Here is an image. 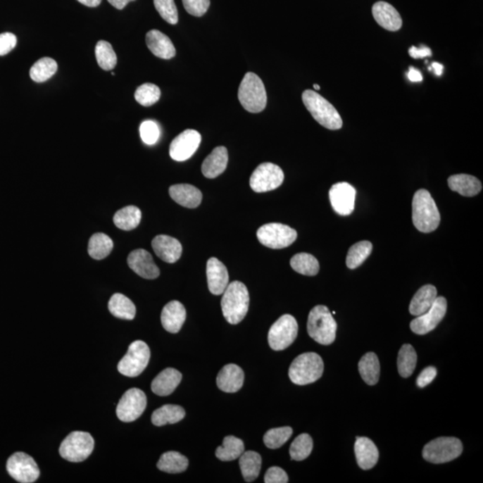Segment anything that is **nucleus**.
I'll return each instance as SVG.
<instances>
[{
	"label": "nucleus",
	"instance_id": "nucleus-25",
	"mask_svg": "<svg viewBox=\"0 0 483 483\" xmlns=\"http://www.w3.org/2000/svg\"><path fill=\"white\" fill-rule=\"evenodd\" d=\"M170 195L175 203L188 208H197L203 200L201 192L194 185L188 184L172 185Z\"/></svg>",
	"mask_w": 483,
	"mask_h": 483
},
{
	"label": "nucleus",
	"instance_id": "nucleus-2",
	"mask_svg": "<svg viewBox=\"0 0 483 483\" xmlns=\"http://www.w3.org/2000/svg\"><path fill=\"white\" fill-rule=\"evenodd\" d=\"M413 222L422 233H431L441 223V214L429 192L420 189L413 199Z\"/></svg>",
	"mask_w": 483,
	"mask_h": 483
},
{
	"label": "nucleus",
	"instance_id": "nucleus-11",
	"mask_svg": "<svg viewBox=\"0 0 483 483\" xmlns=\"http://www.w3.org/2000/svg\"><path fill=\"white\" fill-rule=\"evenodd\" d=\"M299 334V324L290 314H284L270 327L268 340L270 349L282 351L292 345Z\"/></svg>",
	"mask_w": 483,
	"mask_h": 483
},
{
	"label": "nucleus",
	"instance_id": "nucleus-30",
	"mask_svg": "<svg viewBox=\"0 0 483 483\" xmlns=\"http://www.w3.org/2000/svg\"><path fill=\"white\" fill-rule=\"evenodd\" d=\"M437 289L432 284H426L417 291L410 303L409 312L413 316L425 313L432 306L437 299Z\"/></svg>",
	"mask_w": 483,
	"mask_h": 483
},
{
	"label": "nucleus",
	"instance_id": "nucleus-42",
	"mask_svg": "<svg viewBox=\"0 0 483 483\" xmlns=\"http://www.w3.org/2000/svg\"><path fill=\"white\" fill-rule=\"evenodd\" d=\"M58 70L57 62L51 58L39 59L30 70L32 80L36 82H43L49 80Z\"/></svg>",
	"mask_w": 483,
	"mask_h": 483
},
{
	"label": "nucleus",
	"instance_id": "nucleus-53",
	"mask_svg": "<svg viewBox=\"0 0 483 483\" xmlns=\"http://www.w3.org/2000/svg\"><path fill=\"white\" fill-rule=\"evenodd\" d=\"M409 55L411 56L413 58L417 59L432 57V49L426 47V46H422L421 48H417L415 47V46H413V47L409 49Z\"/></svg>",
	"mask_w": 483,
	"mask_h": 483
},
{
	"label": "nucleus",
	"instance_id": "nucleus-32",
	"mask_svg": "<svg viewBox=\"0 0 483 483\" xmlns=\"http://www.w3.org/2000/svg\"><path fill=\"white\" fill-rule=\"evenodd\" d=\"M185 411L180 406L165 405L155 410L151 415V422L155 426L174 425L184 418Z\"/></svg>",
	"mask_w": 483,
	"mask_h": 483
},
{
	"label": "nucleus",
	"instance_id": "nucleus-29",
	"mask_svg": "<svg viewBox=\"0 0 483 483\" xmlns=\"http://www.w3.org/2000/svg\"><path fill=\"white\" fill-rule=\"evenodd\" d=\"M448 183L450 189L466 197L475 196L482 188L478 178L466 174L451 175L448 177Z\"/></svg>",
	"mask_w": 483,
	"mask_h": 483
},
{
	"label": "nucleus",
	"instance_id": "nucleus-23",
	"mask_svg": "<svg viewBox=\"0 0 483 483\" xmlns=\"http://www.w3.org/2000/svg\"><path fill=\"white\" fill-rule=\"evenodd\" d=\"M187 319V310L178 301H171L165 306L161 313V323L164 329L170 333H178Z\"/></svg>",
	"mask_w": 483,
	"mask_h": 483
},
{
	"label": "nucleus",
	"instance_id": "nucleus-50",
	"mask_svg": "<svg viewBox=\"0 0 483 483\" xmlns=\"http://www.w3.org/2000/svg\"><path fill=\"white\" fill-rule=\"evenodd\" d=\"M264 482L265 483H287L289 482V476L282 468L273 466L268 469L264 477Z\"/></svg>",
	"mask_w": 483,
	"mask_h": 483
},
{
	"label": "nucleus",
	"instance_id": "nucleus-17",
	"mask_svg": "<svg viewBox=\"0 0 483 483\" xmlns=\"http://www.w3.org/2000/svg\"><path fill=\"white\" fill-rule=\"evenodd\" d=\"M356 190L346 182L332 185L330 200L333 210L341 216H349L355 210Z\"/></svg>",
	"mask_w": 483,
	"mask_h": 483
},
{
	"label": "nucleus",
	"instance_id": "nucleus-49",
	"mask_svg": "<svg viewBox=\"0 0 483 483\" xmlns=\"http://www.w3.org/2000/svg\"><path fill=\"white\" fill-rule=\"evenodd\" d=\"M183 5L188 14L201 18L210 8V0H183Z\"/></svg>",
	"mask_w": 483,
	"mask_h": 483
},
{
	"label": "nucleus",
	"instance_id": "nucleus-58",
	"mask_svg": "<svg viewBox=\"0 0 483 483\" xmlns=\"http://www.w3.org/2000/svg\"><path fill=\"white\" fill-rule=\"evenodd\" d=\"M313 88L315 89V90H320V85L318 84H313Z\"/></svg>",
	"mask_w": 483,
	"mask_h": 483
},
{
	"label": "nucleus",
	"instance_id": "nucleus-34",
	"mask_svg": "<svg viewBox=\"0 0 483 483\" xmlns=\"http://www.w3.org/2000/svg\"><path fill=\"white\" fill-rule=\"evenodd\" d=\"M261 456L256 451L244 452L239 458V465L243 477L246 482L256 481L260 475Z\"/></svg>",
	"mask_w": 483,
	"mask_h": 483
},
{
	"label": "nucleus",
	"instance_id": "nucleus-33",
	"mask_svg": "<svg viewBox=\"0 0 483 483\" xmlns=\"http://www.w3.org/2000/svg\"><path fill=\"white\" fill-rule=\"evenodd\" d=\"M359 372L365 382L370 386L376 385L379 382L380 365L378 356L375 353H367L360 360Z\"/></svg>",
	"mask_w": 483,
	"mask_h": 483
},
{
	"label": "nucleus",
	"instance_id": "nucleus-39",
	"mask_svg": "<svg viewBox=\"0 0 483 483\" xmlns=\"http://www.w3.org/2000/svg\"><path fill=\"white\" fill-rule=\"evenodd\" d=\"M290 265L297 273L306 276H315L319 273V261L312 254L301 253L293 256Z\"/></svg>",
	"mask_w": 483,
	"mask_h": 483
},
{
	"label": "nucleus",
	"instance_id": "nucleus-54",
	"mask_svg": "<svg viewBox=\"0 0 483 483\" xmlns=\"http://www.w3.org/2000/svg\"><path fill=\"white\" fill-rule=\"evenodd\" d=\"M408 76L409 80L413 82H422L423 79L421 72L413 67L410 68Z\"/></svg>",
	"mask_w": 483,
	"mask_h": 483
},
{
	"label": "nucleus",
	"instance_id": "nucleus-8",
	"mask_svg": "<svg viewBox=\"0 0 483 483\" xmlns=\"http://www.w3.org/2000/svg\"><path fill=\"white\" fill-rule=\"evenodd\" d=\"M94 449V439L90 433L74 432L61 443L59 454L69 462L80 463L87 459Z\"/></svg>",
	"mask_w": 483,
	"mask_h": 483
},
{
	"label": "nucleus",
	"instance_id": "nucleus-55",
	"mask_svg": "<svg viewBox=\"0 0 483 483\" xmlns=\"http://www.w3.org/2000/svg\"><path fill=\"white\" fill-rule=\"evenodd\" d=\"M109 4L114 6V8L122 10L129 2L134 1V0H108Z\"/></svg>",
	"mask_w": 483,
	"mask_h": 483
},
{
	"label": "nucleus",
	"instance_id": "nucleus-31",
	"mask_svg": "<svg viewBox=\"0 0 483 483\" xmlns=\"http://www.w3.org/2000/svg\"><path fill=\"white\" fill-rule=\"evenodd\" d=\"M108 310L112 315L122 320H134L137 314L134 303L122 294H115L112 296L108 302Z\"/></svg>",
	"mask_w": 483,
	"mask_h": 483
},
{
	"label": "nucleus",
	"instance_id": "nucleus-19",
	"mask_svg": "<svg viewBox=\"0 0 483 483\" xmlns=\"http://www.w3.org/2000/svg\"><path fill=\"white\" fill-rule=\"evenodd\" d=\"M206 272L210 292L215 296L222 294L230 284L227 267L217 258H211L207 263Z\"/></svg>",
	"mask_w": 483,
	"mask_h": 483
},
{
	"label": "nucleus",
	"instance_id": "nucleus-37",
	"mask_svg": "<svg viewBox=\"0 0 483 483\" xmlns=\"http://www.w3.org/2000/svg\"><path fill=\"white\" fill-rule=\"evenodd\" d=\"M113 246V241L107 234H94L89 241V256L94 260H104L111 254Z\"/></svg>",
	"mask_w": 483,
	"mask_h": 483
},
{
	"label": "nucleus",
	"instance_id": "nucleus-26",
	"mask_svg": "<svg viewBox=\"0 0 483 483\" xmlns=\"http://www.w3.org/2000/svg\"><path fill=\"white\" fill-rule=\"evenodd\" d=\"M147 47L152 54L163 59H170L175 56V49L171 39L158 30H151L146 34Z\"/></svg>",
	"mask_w": 483,
	"mask_h": 483
},
{
	"label": "nucleus",
	"instance_id": "nucleus-18",
	"mask_svg": "<svg viewBox=\"0 0 483 483\" xmlns=\"http://www.w3.org/2000/svg\"><path fill=\"white\" fill-rule=\"evenodd\" d=\"M131 270L145 280H155L160 276V269L152 259L151 254L144 249L132 251L127 258Z\"/></svg>",
	"mask_w": 483,
	"mask_h": 483
},
{
	"label": "nucleus",
	"instance_id": "nucleus-21",
	"mask_svg": "<svg viewBox=\"0 0 483 483\" xmlns=\"http://www.w3.org/2000/svg\"><path fill=\"white\" fill-rule=\"evenodd\" d=\"M372 15L378 24L390 32L401 29L403 21L399 13L389 3L379 1L372 6Z\"/></svg>",
	"mask_w": 483,
	"mask_h": 483
},
{
	"label": "nucleus",
	"instance_id": "nucleus-47",
	"mask_svg": "<svg viewBox=\"0 0 483 483\" xmlns=\"http://www.w3.org/2000/svg\"><path fill=\"white\" fill-rule=\"evenodd\" d=\"M154 6L161 18L170 25H177L178 12L174 0H154Z\"/></svg>",
	"mask_w": 483,
	"mask_h": 483
},
{
	"label": "nucleus",
	"instance_id": "nucleus-27",
	"mask_svg": "<svg viewBox=\"0 0 483 483\" xmlns=\"http://www.w3.org/2000/svg\"><path fill=\"white\" fill-rule=\"evenodd\" d=\"M182 375L177 370L165 369L152 382V392L161 396H170L180 385Z\"/></svg>",
	"mask_w": 483,
	"mask_h": 483
},
{
	"label": "nucleus",
	"instance_id": "nucleus-51",
	"mask_svg": "<svg viewBox=\"0 0 483 483\" xmlns=\"http://www.w3.org/2000/svg\"><path fill=\"white\" fill-rule=\"evenodd\" d=\"M18 39L11 32L0 34V56H5L15 49Z\"/></svg>",
	"mask_w": 483,
	"mask_h": 483
},
{
	"label": "nucleus",
	"instance_id": "nucleus-40",
	"mask_svg": "<svg viewBox=\"0 0 483 483\" xmlns=\"http://www.w3.org/2000/svg\"><path fill=\"white\" fill-rule=\"evenodd\" d=\"M372 251V244L369 241H360L350 247L346 256V266L351 270L362 265Z\"/></svg>",
	"mask_w": 483,
	"mask_h": 483
},
{
	"label": "nucleus",
	"instance_id": "nucleus-9",
	"mask_svg": "<svg viewBox=\"0 0 483 483\" xmlns=\"http://www.w3.org/2000/svg\"><path fill=\"white\" fill-rule=\"evenodd\" d=\"M150 358L151 351L147 344L137 340L129 346L127 355L118 363V372L122 375L134 378L146 369Z\"/></svg>",
	"mask_w": 483,
	"mask_h": 483
},
{
	"label": "nucleus",
	"instance_id": "nucleus-20",
	"mask_svg": "<svg viewBox=\"0 0 483 483\" xmlns=\"http://www.w3.org/2000/svg\"><path fill=\"white\" fill-rule=\"evenodd\" d=\"M151 246L157 256L168 263H175L180 260L183 251L180 241L166 234L155 237Z\"/></svg>",
	"mask_w": 483,
	"mask_h": 483
},
{
	"label": "nucleus",
	"instance_id": "nucleus-38",
	"mask_svg": "<svg viewBox=\"0 0 483 483\" xmlns=\"http://www.w3.org/2000/svg\"><path fill=\"white\" fill-rule=\"evenodd\" d=\"M244 452L243 441L237 437L227 436L223 439V445L216 449V456L221 461H233L239 458Z\"/></svg>",
	"mask_w": 483,
	"mask_h": 483
},
{
	"label": "nucleus",
	"instance_id": "nucleus-13",
	"mask_svg": "<svg viewBox=\"0 0 483 483\" xmlns=\"http://www.w3.org/2000/svg\"><path fill=\"white\" fill-rule=\"evenodd\" d=\"M6 470L13 479L21 483L35 482L41 475L37 463L24 452H16L10 456Z\"/></svg>",
	"mask_w": 483,
	"mask_h": 483
},
{
	"label": "nucleus",
	"instance_id": "nucleus-6",
	"mask_svg": "<svg viewBox=\"0 0 483 483\" xmlns=\"http://www.w3.org/2000/svg\"><path fill=\"white\" fill-rule=\"evenodd\" d=\"M238 99L242 106L251 113H260L267 105V92L261 79L253 73H247L242 80Z\"/></svg>",
	"mask_w": 483,
	"mask_h": 483
},
{
	"label": "nucleus",
	"instance_id": "nucleus-3",
	"mask_svg": "<svg viewBox=\"0 0 483 483\" xmlns=\"http://www.w3.org/2000/svg\"><path fill=\"white\" fill-rule=\"evenodd\" d=\"M337 324L324 306H317L310 310L307 322V332L314 341L320 345L329 346L335 341Z\"/></svg>",
	"mask_w": 483,
	"mask_h": 483
},
{
	"label": "nucleus",
	"instance_id": "nucleus-48",
	"mask_svg": "<svg viewBox=\"0 0 483 483\" xmlns=\"http://www.w3.org/2000/svg\"><path fill=\"white\" fill-rule=\"evenodd\" d=\"M140 134L142 140L148 145L156 144L160 138V128L154 121L147 120L142 122L140 127Z\"/></svg>",
	"mask_w": 483,
	"mask_h": 483
},
{
	"label": "nucleus",
	"instance_id": "nucleus-4",
	"mask_svg": "<svg viewBox=\"0 0 483 483\" xmlns=\"http://www.w3.org/2000/svg\"><path fill=\"white\" fill-rule=\"evenodd\" d=\"M302 98L304 106L320 125L330 130H339L342 127L343 121L339 112L322 96L313 90H306Z\"/></svg>",
	"mask_w": 483,
	"mask_h": 483
},
{
	"label": "nucleus",
	"instance_id": "nucleus-22",
	"mask_svg": "<svg viewBox=\"0 0 483 483\" xmlns=\"http://www.w3.org/2000/svg\"><path fill=\"white\" fill-rule=\"evenodd\" d=\"M244 373L239 366L230 363L220 370L217 377L218 388L226 393L239 391L244 385Z\"/></svg>",
	"mask_w": 483,
	"mask_h": 483
},
{
	"label": "nucleus",
	"instance_id": "nucleus-10",
	"mask_svg": "<svg viewBox=\"0 0 483 483\" xmlns=\"http://www.w3.org/2000/svg\"><path fill=\"white\" fill-rule=\"evenodd\" d=\"M257 238L261 244L270 249H283L296 240L297 232L292 227L280 223L263 225L257 231Z\"/></svg>",
	"mask_w": 483,
	"mask_h": 483
},
{
	"label": "nucleus",
	"instance_id": "nucleus-16",
	"mask_svg": "<svg viewBox=\"0 0 483 483\" xmlns=\"http://www.w3.org/2000/svg\"><path fill=\"white\" fill-rule=\"evenodd\" d=\"M201 141L200 133L188 129L182 132L172 141L170 147V157L175 161H187L199 148Z\"/></svg>",
	"mask_w": 483,
	"mask_h": 483
},
{
	"label": "nucleus",
	"instance_id": "nucleus-57",
	"mask_svg": "<svg viewBox=\"0 0 483 483\" xmlns=\"http://www.w3.org/2000/svg\"><path fill=\"white\" fill-rule=\"evenodd\" d=\"M431 69H433L434 70L435 75L438 76H441L443 73V69H444V67L441 64H439L438 62H434L432 63V68H429V70Z\"/></svg>",
	"mask_w": 483,
	"mask_h": 483
},
{
	"label": "nucleus",
	"instance_id": "nucleus-5",
	"mask_svg": "<svg viewBox=\"0 0 483 483\" xmlns=\"http://www.w3.org/2000/svg\"><path fill=\"white\" fill-rule=\"evenodd\" d=\"M324 363L316 353H304L291 363L289 378L296 385L303 386L317 382L323 375Z\"/></svg>",
	"mask_w": 483,
	"mask_h": 483
},
{
	"label": "nucleus",
	"instance_id": "nucleus-36",
	"mask_svg": "<svg viewBox=\"0 0 483 483\" xmlns=\"http://www.w3.org/2000/svg\"><path fill=\"white\" fill-rule=\"evenodd\" d=\"M142 220L140 208L135 206H127L117 211L113 220L115 227L119 230L130 231L139 226Z\"/></svg>",
	"mask_w": 483,
	"mask_h": 483
},
{
	"label": "nucleus",
	"instance_id": "nucleus-28",
	"mask_svg": "<svg viewBox=\"0 0 483 483\" xmlns=\"http://www.w3.org/2000/svg\"><path fill=\"white\" fill-rule=\"evenodd\" d=\"M227 162L228 153L226 147L218 146L205 158L201 171L205 177L216 178L226 170Z\"/></svg>",
	"mask_w": 483,
	"mask_h": 483
},
{
	"label": "nucleus",
	"instance_id": "nucleus-52",
	"mask_svg": "<svg viewBox=\"0 0 483 483\" xmlns=\"http://www.w3.org/2000/svg\"><path fill=\"white\" fill-rule=\"evenodd\" d=\"M436 376L437 369L435 367H427V368L423 370L422 372L420 373L418 378H417V386H418L419 388H425V387L429 385V383L433 382V380L435 379Z\"/></svg>",
	"mask_w": 483,
	"mask_h": 483
},
{
	"label": "nucleus",
	"instance_id": "nucleus-45",
	"mask_svg": "<svg viewBox=\"0 0 483 483\" xmlns=\"http://www.w3.org/2000/svg\"><path fill=\"white\" fill-rule=\"evenodd\" d=\"M293 429L291 427H280L271 429L263 437L264 444L270 449L281 448L291 438Z\"/></svg>",
	"mask_w": 483,
	"mask_h": 483
},
{
	"label": "nucleus",
	"instance_id": "nucleus-35",
	"mask_svg": "<svg viewBox=\"0 0 483 483\" xmlns=\"http://www.w3.org/2000/svg\"><path fill=\"white\" fill-rule=\"evenodd\" d=\"M189 461L184 456L175 451L164 453L158 460L157 468L168 474H180L187 469Z\"/></svg>",
	"mask_w": 483,
	"mask_h": 483
},
{
	"label": "nucleus",
	"instance_id": "nucleus-12",
	"mask_svg": "<svg viewBox=\"0 0 483 483\" xmlns=\"http://www.w3.org/2000/svg\"><path fill=\"white\" fill-rule=\"evenodd\" d=\"M283 170L277 165L270 163L261 164L251 174L250 185L256 193H266L277 189L284 181Z\"/></svg>",
	"mask_w": 483,
	"mask_h": 483
},
{
	"label": "nucleus",
	"instance_id": "nucleus-15",
	"mask_svg": "<svg viewBox=\"0 0 483 483\" xmlns=\"http://www.w3.org/2000/svg\"><path fill=\"white\" fill-rule=\"evenodd\" d=\"M446 308H448V303L445 297H437L431 308L422 315L417 316L410 323L412 332L417 335H426L432 332L444 319Z\"/></svg>",
	"mask_w": 483,
	"mask_h": 483
},
{
	"label": "nucleus",
	"instance_id": "nucleus-14",
	"mask_svg": "<svg viewBox=\"0 0 483 483\" xmlns=\"http://www.w3.org/2000/svg\"><path fill=\"white\" fill-rule=\"evenodd\" d=\"M147 406V398L139 389L127 390L118 402L117 415L120 421L131 422L137 420Z\"/></svg>",
	"mask_w": 483,
	"mask_h": 483
},
{
	"label": "nucleus",
	"instance_id": "nucleus-7",
	"mask_svg": "<svg viewBox=\"0 0 483 483\" xmlns=\"http://www.w3.org/2000/svg\"><path fill=\"white\" fill-rule=\"evenodd\" d=\"M463 452L460 439L453 437H441L426 444L422 450L423 458L432 464H444L458 458Z\"/></svg>",
	"mask_w": 483,
	"mask_h": 483
},
{
	"label": "nucleus",
	"instance_id": "nucleus-24",
	"mask_svg": "<svg viewBox=\"0 0 483 483\" xmlns=\"http://www.w3.org/2000/svg\"><path fill=\"white\" fill-rule=\"evenodd\" d=\"M357 464L363 470H370L376 465L379 460V450L375 443L365 437H357L355 444Z\"/></svg>",
	"mask_w": 483,
	"mask_h": 483
},
{
	"label": "nucleus",
	"instance_id": "nucleus-43",
	"mask_svg": "<svg viewBox=\"0 0 483 483\" xmlns=\"http://www.w3.org/2000/svg\"><path fill=\"white\" fill-rule=\"evenodd\" d=\"M96 59L99 65L104 70H112L118 63L117 55L114 51L111 43L106 41H100L95 48Z\"/></svg>",
	"mask_w": 483,
	"mask_h": 483
},
{
	"label": "nucleus",
	"instance_id": "nucleus-44",
	"mask_svg": "<svg viewBox=\"0 0 483 483\" xmlns=\"http://www.w3.org/2000/svg\"><path fill=\"white\" fill-rule=\"evenodd\" d=\"M313 448V441L312 437L306 433L296 437V439L291 444L289 453L291 458L296 461H303L306 459L312 453Z\"/></svg>",
	"mask_w": 483,
	"mask_h": 483
},
{
	"label": "nucleus",
	"instance_id": "nucleus-1",
	"mask_svg": "<svg viewBox=\"0 0 483 483\" xmlns=\"http://www.w3.org/2000/svg\"><path fill=\"white\" fill-rule=\"evenodd\" d=\"M249 304L250 296L246 284L240 281L228 284L221 300L223 315L228 323H240L246 316Z\"/></svg>",
	"mask_w": 483,
	"mask_h": 483
},
{
	"label": "nucleus",
	"instance_id": "nucleus-46",
	"mask_svg": "<svg viewBox=\"0 0 483 483\" xmlns=\"http://www.w3.org/2000/svg\"><path fill=\"white\" fill-rule=\"evenodd\" d=\"M161 92L157 85L146 82L139 86L134 94L135 100L144 107H150L160 100Z\"/></svg>",
	"mask_w": 483,
	"mask_h": 483
},
{
	"label": "nucleus",
	"instance_id": "nucleus-56",
	"mask_svg": "<svg viewBox=\"0 0 483 483\" xmlns=\"http://www.w3.org/2000/svg\"><path fill=\"white\" fill-rule=\"evenodd\" d=\"M77 1L86 6H90V8H96L101 3V0H77Z\"/></svg>",
	"mask_w": 483,
	"mask_h": 483
},
{
	"label": "nucleus",
	"instance_id": "nucleus-41",
	"mask_svg": "<svg viewBox=\"0 0 483 483\" xmlns=\"http://www.w3.org/2000/svg\"><path fill=\"white\" fill-rule=\"evenodd\" d=\"M417 363V353L409 344L401 347L398 357V368L400 376L408 378L415 372Z\"/></svg>",
	"mask_w": 483,
	"mask_h": 483
}]
</instances>
